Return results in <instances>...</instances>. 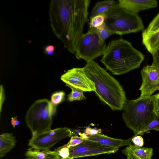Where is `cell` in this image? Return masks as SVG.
I'll use <instances>...</instances> for the list:
<instances>
[{
	"label": "cell",
	"instance_id": "obj_1",
	"mask_svg": "<svg viewBox=\"0 0 159 159\" xmlns=\"http://www.w3.org/2000/svg\"><path fill=\"white\" fill-rule=\"evenodd\" d=\"M89 0H52L49 10L52 30L64 47L74 54L88 21Z\"/></svg>",
	"mask_w": 159,
	"mask_h": 159
},
{
	"label": "cell",
	"instance_id": "obj_2",
	"mask_svg": "<svg viewBox=\"0 0 159 159\" xmlns=\"http://www.w3.org/2000/svg\"><path fill=\"white\" fill-rule=\"evenodd\" d=\"M86 75L95 85L96 95L113 111L122 110L127 100L119 82L93 60L83 68Z\"/></svg>",
	"mask_w": 159,
	"mask_h": 159
},
{
	"label": "cell",
	"instance_id": "obj_3",
	"mask_svg": "<svg viewBox=\"0 0 159 159\" xmlns=\"http://www.w3.org/2000/svg\"><path fill=\"white\" fill-rule=\"evenodd\" d=\"M101 60L114 75L126 73L139 67L144 55L129 41L122 38L112 40L107 47Z\"/></svg>",
	"mask_w": 159,
	"mask_h": 159
},
{
	"label": "cell",
	"instance_id": "obj_4",
	"mask_svg": "<svg viewBox=\"0 0 159 159\" xmlns=\"http://www.w3.org/2000/svg\"><path fill=\"white\" fill-rule=\"evenodd\" d=\"M156 94L145 98L127 100L124 105L122 117L126 126L136 134L142 129L157 116L154 109Z\"/></svg>",
	"mask_w": 159,
	"mask_h": 159
},
{
	"label": "cell",
	"instance_id": "obj_5",
	"mask_svg": "<svg viewBox=\"0 0 159 159\" xmlns=\"http://www.w3.org/2000/svg\"><path fill=\"white\" fill-rule=\"evenodd\" d=\"M104 14L105 25L114 34L122 35L144 30L142 20L138 14L122 8L118 3Z\"/></svg>",
	"mask_w": 159,
	"mask_h": 159
},
{
	"label": "cell",
	"instance_id": "obj_6",
	"mask_svg": "<svg viewBox=\"0 0 159 159\" xmlns=\"http://www.w3.org/2000/svg\"><path fill=\"white\" fill-rule=\"evenodd\" d=\"M56 106L47 99L35 101L28 110L25 116L27 126L34 137L51 129Z\"/></svg>",
	"mask_w": 159,
	"mask_h": 159
},
{
	"label": "cell",
	"instance_id": "obj_7",
	"mask_svg": "<svg viewBox=\"0 0 159 159\" xmlns=\"http://www.w3.org/2000/svg\"><path fill=\"white\" fill-rule=\"evenodd\" d=\"M107 45L99 43V38L95 28L89 27L88 32L83 34L77 43L75 56L78 59L86 62L103 55Z\"/></svg>",
	"mask_w": 159,
	"mask_h": 159
},
{
	"label": "cell",
	"instance_id": "obj_8",
	"mask_svg": "<svg viewBox=\"0 0 159 159\" xmlns=\"http://www.w3.org/2000/svg\"><path fill=\"white\" fill-rule=\"evenodd\" d=\"M118 148L104 146L97 142L84 139L77 146L70 148V158H76L92 156L102 154L115 153Z\"/></svg>",
	"mask_w": 159,
	"mask_h": 159
},
{
	"label": "cell",
	"instance_id": "obj_9",
	"mask_svg": "<svg viewBox=\"0 0 159 159\" xmlns=\"http://www.w3.org/2000/svg\"><path fill=\"white\" fill-rule=\"evenodd\" d=\"M60 79L66 86L84 92L94 91L95 89L94 84L86 75L83 68H73L69 70L61 76Z\"/></svg>",
	"mask_w": 159,
	"mask_h": 159
},
{
	"label": "cell",
	"instance_id": "obj_10",
	"mask_svg": "<svg viewBox=\"0 0 159 159\" xmlns=\"http://www.w3.org/2000/svg\"><path fill=\"white\" fill-rule=\"evenodd\" d=\"M142 82L139 90L140 98L149 97L159 89V68L152 65L144 66L141 71Z\"/></svg>",
	"mask_w": 159,
	"mask_h": 159
},
{
	"label": "cell",
	"instance_id": "obj_11",
	"mask_svg": "<svg viewBox=\"0 0 159 159\" xmlns=\"http://www.w3.org/2000/svg\"><path fill=\"white\" fill-rule=\"evenodd\" d=\"M72 135V130L57 135H51L46 132L32 137L28 145L32 148L44 150L49 149L61 140L67 137H70Z\"/></svg>",
	"mask_w": 159,
	"mask_h": 159
},
{
	"label": "cell",
	"instance_id": "obj_12",
	"mask_svg": "<svg viewBox=\"0 0 159 159\" xmlns=\"http://www.w3.org/2000/svg\"><path fill=\"white\" fill-rule=\"evenodd\" d=\"M118 1L120 6L136 13L155 8L158 5L157 2L156 0H119Z\"/></svg>",
	"mask_w": 159,
	"mask_h": 159
},
{
	"label": "cell",
	"instance_id": "obj_13",
	"mask_svg": "<svg viewBox=\"0 0 159 159\" xmlns=\"http://www.w3.org/2000/svg\"><path fill=\"white\" fill-rule=\"evenodd\" d=\"M121 151L126 159H152L153 154L152 148L139 147L131 143Z\"/></svg>",
	"mask_w": 159,
	"mask_h": 159
},
{
	"label": "cell",
	"instance_id": "obj_14",
	"mask_svg": "<svg viewBox=\"0 0 159 159\" xmlns=\"http://www.w3.org/2000/svg\"><path fill=\"white\" fill-rule=\"evenodd\" d=\"M87 139L98 143L102 145L113 148H119L131 143V140L111 138L104 134H98L94 135H88Z\"/></svg>",
	"mask_w": 159,
	"mask_h": 159
},
{
	"label": "cell",
	"instance_id": "obj_15",
	"mask_svg": "<svg viewBox=\"0 0 159 159\" xmlns=\"http://www.w3.org/2000/svg\"><path fill=\"white\" fill-rule=\"evenodd\" d=\"M142 43L148 52L153 54L159 48V30L150 33L142 32Z\"/></svg>",
	"mask_w": 159,
	"mask_h": 159
},
{
	"label": "cell",
	"instance_id": "obj_16",
	"mask_svg": "<svg viewBox=\"0 0 159 159\" xmlns=\"http://www.w3.org/2000/svg\"><path fill=\"white\" fill-rule=\"evenodd\" d=\"M17 141L12 133H3L0 135V157L2 158L15 146Z\"/></svg>",
	"mask_w": 159,
	"mask_h": 159
},
{
	"label": "cell",
	"instance_id": "obj_17",
	"mask_svg": "<svg viewBox=\"0 0 159 159\" xmlns=\"http://www.w3.org/2000/svg\"><path fill=\"white\" fill-rule=\"evenodd\" d=\"M26 159H57V153L54 150H39L29 148L26 152Z\"/></svg>",
	"mask_w": 159,
	"mask_h": 159
},
{
	"label": "cell",
	"instance_id": "obj_18",
	"mask_svg": "<svg viewBox=\"0 0 159 159\" xmlns=\"http://www.w3.org/2000/svg\"><path fill=\"white\" fill-rule=\"evenodd\" d=\"M117 4L116 1L111 0L97 2L92 10L89 19L95 16L104 14L108 10Z\"/></svg>",
	"mask_w": 159,
	"mask_h": 159
},
{
	"label": "cell",
	"instance_id": "obj_19",
	"mask_svg": "<svg viewBox=\"0 0 159 159\" xmlns=\"http://www.w3.org/2000/svg\"><path fill=\"white\" fill-rule=\"evenodd\" d=\"M71 89V92L67 96V100L71 102L75 100L80 101L85 99L86 97L83 94V91L70 86H67Z\"/></svg>",
	"mask_w": 159,
	"mask_h": 159
},
{
	"label": "cell",
	"instance_id": "obj_20",
	"mask_svg": "<svg viewBox=\"0 0 159 159\" xmlns=\"http://www.w3.org/2000/svg\"><path fill=\"white\" fill-rule=\"evenodd\" d=\"M99 38V43L102 44L105 43V40L114 34L105 26L104 23L102 25L95 28Z\"/></svg>",
	"mask_w": 159,
	"mask_h": 159
},
{
	"label": "cell",
	"instance_id": "obj_21",
	"mask_svg": "<svg viewBox=\"0 0 159 159\" xmlns=\"http://www.w3.org/2000/svg\"><path fill=\"white\" fill-rule=\"evenodd\" d=\"M151 130H154L156 131H159V115L157 116L145 128L141 130L134 135H143L144 133H149Z\"/></svg>",
	"mask_w": 159,
	"mask_h": 159
},
{
	"label": "cell",
	"instance_id": "obj_22",
	"mask_svg": "<svg viewBox=\"0 0 159 159\" xmlns=\"http://www.w3.org/2000/svg\"><path fill=\"white\" fill-rule=\"evenodd\" d=\"M54 151L57 153V159H70V148L66 144L55 149Z\"/></svg>",
	"mask_w": 159,
	"mask_h": 159
},
{
	"label": "cell",
	"instance_id": "obj_23",
	"mask_svg": "<svg viewBox=\"0 0 159 159\" xmlns=\"http://www.w3.org/2000/svg\"><path fill=\"white\" fill-rule=\"evenodd\" d=\"M159 30V13L151 22L147 27L143 31V33H152Z\"/></svg>",
	"mask_w": 159,
	"mask_h": 159
},
{
	"label": "cell",
	"instance_id": "obj_24",
	"mask_svg": "<svg viewBox=\"0 0 159 159\" xmlns=\"http://www.w3.org/2000/svg\"><path fill=\"white\" fill-rule=\"evenodd\" d=\"M65 95V93L63 91L56 92L52 95L50 101L53 105L56 106L63 101Z\"/></svg>",
	"mask_w": 159,
	"mask_h": 159
},
{
	"label": "cell",
	"instance_id": "obj_25",
	"mask_svg": "<svg viewBox=\"0 0 159 159\" xmlns=\"http://www.w3.org/2000/svg\"><path fill=\"white\" fill-rule=\"evenodd\" d=\"M104 14L97 15L90 19L89 27L96 28L102 25L105 20Z\"/></svg>",
	"mask_w": 159,
	"mask_h": 159
},
{
	"label": "cell",
	"instance_id": "obj_26",
	"mask_svg": "<svg viewBox=\"0 0 159 159\" xmlns=\"http://www.w3.org/2000/svg\"><path fill=\"white\" fill-rule=\"evenodd\" d=\"M84 139L77 135H72L68 143L66 144L69 148L77 146L83 142Z\"/></svg>",
	"mask_w": 159,
	"mask_h": 159
},
{
	"label": "cell",
	"instance_id": "obj_27",
	"mask_svg": "<svg viewBox=\"0 0 159 159\" xmlns=\"http://www.w3.org/2000/svg\"><path fill=\"white\" fill-rule=\"evenodd\" d=\"M134 145L139 147H143L144 144L143 139L141 136L134 135L130 138Z\"/></svg>",
	"mask_w": 159,
	"mask_h": 159
},
{
	"label": "cell",
	"instance_id": "obj_28",
	"mask_svg": "<svg viewBox=\"0 0 159 159\" xmlns=\"http://www.w3.org/2000/svg\"><path fill=\"white\" fill-rule=\"evenodd\" d=\"M152 56L153 61L151 65L159 68V48Z\"/></svg>",
	"mask_w": 159,
	"mask_h": 159
},
{
	"label": "cell",
	"instance_id": "obj_29",
	"mask_svg": "<svg viewBox=\"0 0 159 159\" xmlns=\"http://www.w3.org/2000/svg\"><path fill=\"white\" fill-rule=\"evenodd\" d=\"M55 49V48L53 45H47L43 48V52L46 55L51 56L53 54Z\"/></svg>",
	"mask_w": 159,
	"mask_h": 159
},
{
	"label": "cell",
	"instance_id": "obj_30",
	"mask_svg": "<svg viewBox=\"0 0 159 159\" xmlns=\"http://www.w3.org/2000/svg\"><path fill=\"white\" fill-rule=\"evenodd\" d=\"M0 113L1 115L2 105L5 98L4 90L2 84L0 85Z\"/></svg>",
	"mask_w": 159,
	"mask_h": 159
},
{
	"label": "cell",
	"instance_id": "obj_31",
	"mask_svg": "<svg viewBox=\"0 0 159 159\" xmlns=\"http://www.w3.org/2000/svg\"><path fill=\"white\" fill-rule=\"evenodd\" d=\"M100 129H96L87 127L85 129L84 133L88 135H94L100 133Z\"/></svg>",
	"mask_w": 159,
	"mask_h": 159
},
{
	"label": "cell",
	"instance_id": "obj_32",
	"mask_svg": "<svg viewBox=\"0 0 159 159\" xmlns=\"http://www.w3.org/2000/svg\"><path fill=\"white\" fill-rule=\"evenodd\" d=\"M154 109L157 114L159 115V93L156 94L154 101Z\"/></svg>",
	"mask_w": 159,
	"mask_h": 159
},
{
	"label": "cell",
	"instance_id": "obj_33",
	"mask_svg": "<svg viewBox=\"0 0 159 159\" xmlns=\"http://www.w3.org/2000/svg\"><path fill=\"white\" fill-rule=\"evenodd\" d=\"M17 116L11 118V124L13 128H15L16 126L18 125L20 122L17 119Z\"/></svg>",
	"mask_w": 159,
	"mask_h": 159
},
{
	"label": "cell",
	"instance_id": "obj_34",
	"mask_svg": "<svg viewBox=\"0 0 159 159\" xmlns=\"http://www.w3.org/2000/svg\"><path fill=\"white\" fill-rule=\"evenodd\" d=\"M79 134L80 136V137L84 139H87L88 135L85 133H80Z\"/></svg>",
	"mask_w": 159,
	"mask_h": 159
},
{
	"label": "cell",
	"instance_id": "obj_35",
	"mask_svg": "<svg viewBox=\"0 0 159 159\" xmlns=\"http://www.w3.org/2000/svg\"></svg>",
	"mask_w": 159,
	"mask_h": 159
}]
</instances>
